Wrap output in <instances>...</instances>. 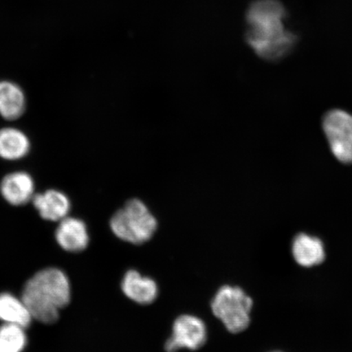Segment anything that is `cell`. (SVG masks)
<instances>
[{"mask_svg":"<svg viewBox=\"0 0 352 352\" xmlns=\"http://www.w3.org/2000/svg\"><path fill=\"white\" fill-rule=\"evenodd\" d=\"M32 201L39 215L50 221H60L68 217L72 208L67 195L56 189L34 195Z\"/></svg>","mask_w":352,"mask_h":352,"instance_id":"30bf717a","label":"cell"},{"mask_svg":"<svg viewBox=\"0 0 352 352\" xmlns=\"http://www.w3.org/2000/svg\"><path fill=\"white\" fill-rule=\"evenodd\" d=\"M25 107L21 87L10 81H0V116L8 121L16 120L24 113Z\"/></svg>","mask_w":352,"mask_h":352,"instance_id":"7c38bea8","label":"cell"},{"mask_svg":"<svg viewBox=\"0 0 352 352\" xmlns=\"http://www.w3.org/2000/svg\"><path fill=\"white\" fill-rule=\"evenodd\" d=\"M109 224L118 239L135 245L151 240L157 228V219L138 198L127 201L113 214Z\"/></svg>","mask_w":352,"mask_h":352,"instance_id":"3957f363","label":"cell"},{"mask_svg":"<svg viewBox=\"0 0 352 352\" xmlns=\"http://www.w3.org/2000/svg\"><path fill=\"white\" fill-rule=\"evenodd\" d=\"M274 352H280V351H274Z\"/></svg>","mask_w":352,"mask_h":352,"instance_id":"2e32d148","label":"cell"},{"mask_svg":"<svg viewBox=\"0 0 352 352\" xmlns=\"http://www.w3.org/2000/svg\"><path fill=\"white\" fill-rule=\"evenodd\" d=\"M26 343L25 328L8 324L0 327V352H23Z\"/></svg>","mask_w":352,"mask_h":352,"instance_id":"9a60e30c","label":"cell"},{"mask_svg":"<svg viewBox=\"0 0 352 352\" xmlns=\"http://www.w3.org/2000/svg\"><path fill=\"white\" fill-rule=\"evenodd\" d=\"M32 318L22 299L10 293L0 294V320L4 323L26 328L32 322Z\"/></svg>","mask_w":352,"mask_h":352,"instance_id":"5bb4252c","label":"cell"},{"mask_svg":"<svg viewBox=\"0 0 352 352\" xmlns=\"http://www.w3.org/2000/svg\"><path fill=\"white\" fill-rule=\"evenodd\" d=\"M286 11L279 0H256L246 12V41L261 58H284L296 45V37L285 28Z\"/></svg>","mask_w":352,"mask_h":352,"instance_id":"6da1fadb","label":"cell"},{"mask_svg":"<svg viewBox=\"0 0 352 352\" xmlns=\"http://www.w3.org/2000/svg\"><path fill=\"white\" fill-rule=\"evenodd\" d=\"M252 307V298L239 286H222L210 302L213 315L232 333L243 332L249 327Z\"/></svg>","mask_w":352,"mask_h":352,"instance_id":"277c9868","label":"cell"},{"mask_svg":"<svg viewBox=\"0 0 352 352\" xmlns=\"http://www.w3.org/2000/svg\"><path fill=\"white\" fill-rule=\"evenodd\" d=\"M34 189V179L25 171H15L8 174L0 183V192L4 200L16 206L32 201Z\"/></svg>","mask_w":352,"mask_h":352,"instance_id":"52a82bcc","label":"cell"},{"mask_svg":"<svg viewBox=\"0 0 352 352\" xmlns=\"http://www.w3.org/2000/svg\"><path fill=\"white\" fill-rule=\"evenodd\" d=\"M72 296L67 276L57 268L37 272L26 283L22 300L32 318L44 324L58 320L60 311L68 305Z\"/></svg>","mask_w":352,"mask_h":352,"instance_id":"7a4b0ae2","label":"cell"},{"mask_svg":"<svg viewBox=\"0 0 352 352\" xmlns=\"http://www.w3.org/2000/svg\"><path fill=\"white\" fill-rule=\"evenodd\" d=\"M322 125L334 157L342 164H352V116L341 109L330 110Z\"/></svg>","mask_w":352,"mask_h":352,"instance_id":"5b68a950","label":"cell"},{"mask_svg":"<svg viewBox=\"0 0 352 352\" xmlns=\"http://www.w3.org/2000/svg\"><path fill=\"white\" fill-rule=\"evenodd\" d=\"M121 289L127 298L140 305H151L160 292L155 280L133 270L127 271L123 276Z\"/></svg>","mask_w":352,"mask_h":352,"instance_id":"ba28073f","label":"cell"},{"mask_svg":"<svg viewBox=\"0 0 352 352\" xmlns=\"http://www.w3.org/2000/svg\"><path fill=\"white\" fill-rule=\"evenodd\" d=\"M30 151L28 136L15 127L0 129V157L6 161H17L25 157Z\"/></svg>","mask_w":352,"mask_h":352,"instance_id":"4fadbf2b","label":"cell"},{"mask_svg":"<svg viewBox=\"0 0 352 352\" xmlns=\"http://www.w3.org/2000/svg\"><path fill=\"white\" fill-rule=\"evenodd\" d=\"M208 340V328L204 320L196 316L184 314L176 318L173 333L165 343L166 352H178L182 349L197 351Z\"/></svg>","mask_w":352,"mask_h":352,"instance_id":"8992f818","label":"cell"},{"mask_svg":"<svg viewBox=\"0 0 352 352\" xmlns=\"http://www.w3.org/2000/svg\"><path fill=\"white\" fill-rule=\"evenodd\" d=\"M292 250L294 261L305 267L320 265L327 256L322 241L307 233H299L294 237Z\"/></svg>","mask_w":352,"mask_h":352,"instance_id":"8fae6325","label":"cell"},{"mask_svg":"<svg viewBox=\"0 0 352 352\" xmlns=\"http://www.w3.org/2000/svg\"><path fill=\"white\" fill-rule=\"evenodd\" d=\"M56 239L66 252L76 253L85 250L89 243L86 223L77 218L65 217L56 228Z\"/></svg>","mask_w":352,"mask_h":352,"instance_id":"9c48e42d","label":"cell"}]
</instances>
